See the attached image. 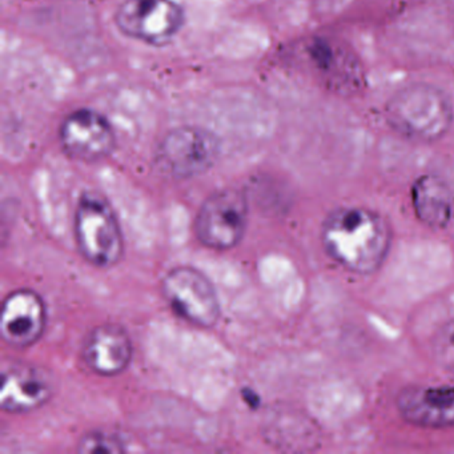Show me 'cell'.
Wrapping results in <instances>:
<instances>
[{"label":"cell","mask_w":454,"mask_h":454,"mask_svg":"<svg viewBox=\"0 0 454 454\" xmlns=\"http://www.w3.org/2000/svg\"><path fill=\"white\" fill-rule=\"evenodd\" d=\"M397 408L409 424L422 427L454 425V387H409L397 397Z\"/></svg>","instance_id":"12"},{"label":"cell","mask_w":454,"mask_h":454,"mask_svg":"<svg viewBox=\"0 0 454 454\" xmlns=\"http://www.w3.org/2000/svg\"><path fill=\"white\" fill-rule=\"evenodd\" d=\"M60 145L68 158L82 163H97L108 158L116 147V134L110 121L89 108L74 111L60 126Z\"/></svg>","instance_id":"8"},{"label":"cell","mask_w":454,"mask_h":454,"mask_svg":"<svg viewBox=\"0 0 454 454\" xmlns=\"http://www.w3.org/2000/svg\"><path fill=\"white\" fill-rule=\"evenodd\" d=\"M385 115L401 137L422 143L442 139L454 118L445 92L427 83H411L395 91L387 100Z\"/></svg>","instance_id":"2"},{"label":"cell","mask_w":454,"mask_h":454,"mask_svg":"<svg viewBox=\"0 0 454 454\" xmlns=\"http://www.w3.org/2000/svg\"><path fill=\"white\" fill-rule=\"evenodd\" d=\"M76 246L82 256L95 267L110 268L124 254L123 233L118 216L107 199L94 191L79 198L75 209Z\"/></svg>","instance_id":"3"},{"label":"cell","mask_w":454,"mask_h":454,"mask_svg":"<svg viewBox=\"0 0 454 454\" xmlns=\"http://www.w3.org/2000/svg\"><path fill=\"white\" fill-rule=\"evenodd\" d=\"M417 219L433 230L448 227L454 219V192L450 185L434 175H424L411 191Z\"/></svg>","instance_id":"13"},{"label":"cell","mask_w":454,"mask_h":454,"mask_svg":"<svg viewBox=\"0 0 454 454\" xmlns=\"http://www.w3.org/2000/svg\"><path fill=\"white\" fill-rule=\"evenodd\" d=\"M184 22V9L176 0H123L115 12L118 30L148 46L171 43Z\"/></svg>","instance_id":"4"},{"label":"cell","mask_w":454,"mask_h":454,"mask_svg":"<svg viewBox=\"0 0 454 454\" xmlns=\"http://www.w3.org/2000/svg\"><path fill=\"white\" fill-rule=\"evenodd\" d=\"M55 393L51 372L35 364L10 363L2 371L0 406L7 413H28L42 408Z\"/></svg>","instance_id":"9"},{"label":"cell","mask_w":454,"mask_h":454,"mask_svg":"<svg viewBox=\"0 0 454 454\" xmlns=\"http://www.w3.org/2000/svg\"><path fill=\"white\" fill-rule=\"evenodd\" d=\"M433 352L440 365L454 373V318L435 334Z\"/></svg>","instance_id":"15"},{"label":"cell","mask_w":454,"mask_h":454,"mask_svg":"<svg viewBox=\"0 0 454 454\" xmlns=\"http://www.w3.org/2000/svg\"><path fill=\"white\" fill-rule=\"evenodd\" d=\"M161 294L169 307L199 328H212L220 317L216 289L200 270L188 265L174 268L161 281Z\"/></svg>","instance_id":"7"},{"label":"cell","mask_w":454,"mask_h":454,"mask_svg":"<svg viewBox=\"0 0 454 454\" xmlns=\"http://www.w3.org/2000/svg\"><path fill=\"white\" fill-rule=\"evenodd\" d=\"M248 203L235 188L212 193L199 209L195 233L199 241L215 251L235 248L246 235Z\"/></svg>","instance_id":"6"},{"label":"cell","mask_w":454,"mask_h":454,"mask_svg":"<svg viewBox=\"0 0 454 454\" xmlns=\"http://www.w3.org/2000/svg\"><path fill=\"white\" fill-rule=\"evenodd\" d=\"M324 251L340 267L357 275H371L384 264L392 244L385 217L364 207H341L324 220Z\"/></svg>","instance_id":"1"},{"label":"cell","mask_w":454,"mask_h":454,"mask_svg":"<svg viewBox=\"0 0 454 454\" xmlns=\"http://www.w3.org/2000/svg\"><path fill=\"white\" fill-rule=\"evenodd\" d=\"M132 347L129 332L118 324L95 326L83 345V360L99 376L121 374L131 363Z\"/></svg>","instance_id":"11"},{"label":"cell","mask_w":454,"mask_h":454,"mask_svg":"<svg viewBox=\"0 0 454 454\" xmlns=\"http://www.w3.org/2000/svg\"><path fill=\"white\" fill-rule=\"evenodd\" d=\"M124 450L121 437L107 430L86 433L78 443L79 453H121Z\"/></svg>","instance_id":"14"},{"label":"cell","mask_w":454,"mask_h":454,"mask_svg":"<svg viewBox=\"0 0 454 454\" xmlns=\"http://www.w3.org/2000/svg\"><path fill=\"white\" fill-rule=\"evenodd\" d=\"M47 308L38 292L22 288L7 294L2 305L0 334L14 348H27L43 336Z\"/></svg>","instance_id":"10"},{"label":"cell","mask_w":454,"mask_h":454,"mask_svg":"<svg viewBox=\"0 0 454 454\" xmlns=\"http://www.w3.org/2000/svg\"><path fill=\"white\" fill-rule=\"evenodd\" d=\"M220 155V142L212 132L198 127L172 129L156 150L155 161L174 179H191L208 171Z\"/></svg>","instance_id":"5"}]
</instances>
